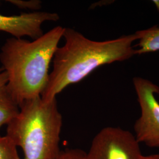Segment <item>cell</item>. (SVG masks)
<instances>
[{"label": "cell", "instance_id": "6da1fadb", "mask_svg": "<svg viewBox=\"0 0 159 159\" xmlns=\"http://www.w3.org/2000/svg\"><path fill=\"white\" fill-rule=\"evenodd\" d=\"M63 37L65 44L57 48L48 85L41 96L46 102L56 98L68 85L79 83L98 67L136 55L133 46L137 41L135 33L114 40L96 41L74 29L64 28Z\"/></svg>", "mask_w": 159, "mask_h": 159}, {"label": "cell", "instance_id": "7a4b0ae2", "mask_svg": "<svg viewBox=\"0 0 159 159\" xmlns=\"http://www.w3.org/2000/svg\"><path fill=\"white\" fill-rule=\"evenodd\" d=\"M64 27L57 26L40 38L28 41L11 37L0 50V62L12 96L20 106L40 97L49 80L51 60L63 37Z\"/></svg>", "mask_w": 159, "mask_h": 159}, {"label": "cell", "instance_id": "3957f363", "mask_svg": "<svg viewBox=\"0 0 159 159\" xmlns=\"http://www.w3.org/2000/svg\"><path fill=\"white\" fill-rule=\"evenodd\" d=\"M7 127L6 136L23 149L24 159H55L59 153L63 117L56 98L38 97L23 102Z\"/></svg>", "mask_w": 159, "mask_h": 159}, {"label": "cell", "instance_id": "277c9868", "mask_svg": "<svg viewBox=\"0 0 159 159\" xmlns=\"http://www.w3.org/2000/svg\"><path fill=\"white\" fill-rule=\"evenodd\" d=\"M133 84L141 109L134 125L135 136L140 143L159 148V102L155 95L159 93V87L142 77H134Z\"/></svg>", "mask_w": 159, "mask_h": 159}, {"label": "cell", "instance_id": "5b68a950", "mask_svg": "<svg viewBox=\"0 0 159 159\" xmlns=\"http://www.w3.org/2000/svg\"><path fill=\"white\" fill-rule=\"evenodd\" d=\"M140 144L129 131L107 127L94 137L85 159H141Z\"/></svg>", "mask_w": 159, "mask_h": 159}, {"label": "cell", "instance_id": "8992f818", "mask_svg": "<svg viewBox=\"0 0 159 159\" xmlns=\"http://www.w3.org/2000/svg\"><path fill=\"white\" fill-rule=\"evenodd\" d=\"M59 20L58 14L50 12H33L11 16L0 14V31L11 34L16 39L28 36L33 40H36L44 34L43 23L56 22Z\"/></svg>", "mask_w": 159, "mask_h": 159}, {"label": "cell", "instance_id": "52a82bcc", "mask_svg": "<svg viewBox=\"0 0 159 159\" xmlns=\"http://www.w3.org/2000/svg\"><path fill=\"white\" fill-rule=\"evenodd\" d=\"M20 111V107L9 90L6 71L0 68V129L7 125Z\"/></svg>", "mask_w": 159, "mask_h": 159}, {"label": "cell", "instance_id": "ba28073f", "mask_svg": "<svg viewBox=\"0 0 159 159\" xmlns=\"http://www.w3.org/2000/svg\"><path fill=\"white\" fill-rule=\"evenodd\" d=\"M137 37L136 54L159 51V27L151 28L138 31L135 33Z\"/></svg>", "mask_w": 159, "mask_h": 159}, {"label": "cell", "instance_id": "9c48e42d", "mask_svg": "<svg viewBox=\"0 0 159 159\" xmlns=\"http://www.w3.org/2000/svg\"><path fill=\"white\" fill-rule=\"evenodd\" d=\"M0 159H20L16 145L6 135L0 136Z\"/></svg>", "mask_w": 159, "mask_h": 159}, {"label": "cell", "instance_id": "30bf717a", "mask_svg": "<svg viewBox=\"0 0 159 159\" xmlns=\"http://www.w3.org/2000/svg\"><path fill=\"white\" fill-rule=\"evenodd\" d=\"M7 2L16 6L20 9H27L33 11H38L41 8L42 2L40 0H8Z\"/></svg>", "mask_w": 159, "mask_h": 159}, {"label": "cell", "instance_id": "8fae6325", "mask_svg": "<svg viewBox=\"0 0 159 159\" xmlns=\"http://www.w3.org/2000/svg\"><path fill=\"white\" fill-rule=\"evenodd\" d=\"M85 152L80 148L67 149L61 151L55 159H85Z\"/></svg>", "mask_w": 159, "mask_h": 159}, {"label": "cell", "instance_id": "7c38bea8", "mask_svg": "<svg viewBox=\"0 0 159 159\" xmlns=\"http://www.w3.org/2000/svg\"><path fill=\"white\" fill-rule=\"evenodd\" d=\"M141 159H159V153L153 154L148 156L143 155Z\"/></svg>", "mask_w": 159, "mask_h": 159}, {"label": "cell", "instance_id": "4fadbf2b", "mask_svg": "<svg viewBox=\"0 0 159 159\" xmlns=\"http://www.w3.org/2000/svg\"><path fill=\"white\" fill-rule=\"evenodd\" d=\"M153 4L156 6V8H157V10L159 11V0H157V1H153Z\"/></svg>", "mask_w": 159, "mask_h": 159}]
</instances>
